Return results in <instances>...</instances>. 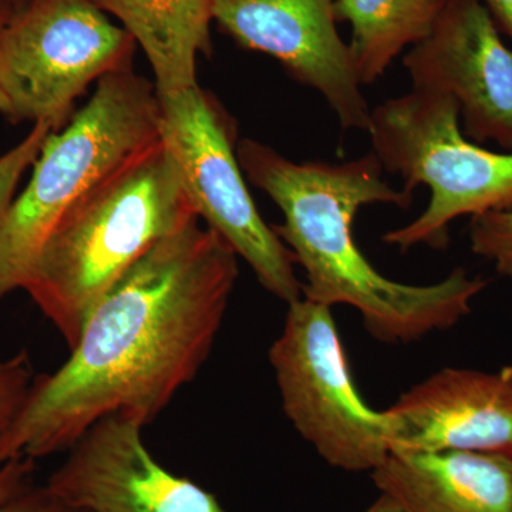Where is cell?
I'll return each instance as SVG.
<instances>
[{
	"instance_id": "obj_3",
	"label": "cell",
	"mask_w": 512,
	"mask_h": 512,
	"mask_svg": "<svg viewBox=\"0 0 512 512\" xmlns=\"http://www.w3.org/2000/svg\"><path fill=\"white\" fill-rule=\"evenodd\" d=\"M194 218L160 137L64 215L23 289L72 350L97 302L154 245Z\"/></svg>"
},
{
	"instance_id": "obj_10",
	"label": "cell",
	"mask_w": 512,
	"mask_h": 512,
	"mask_svg": "<svg viewBox=\"0 0 512 512\" xmlns=\"http://www.w3.org/2000/svg\"><path fill=\"white\" fill-rule=\"evenodd\" d=\"M212 16L238 45L275 57L322 94L346 130L372 127V109L339 35L335 0H212Z\"/></svg>"
},
{
	"instance_id": "obj_20",
	"label": "cell",
	"mask_w": 512,
	"mask_h": 512,
	"mask_svg": "<svg viewBox=\"0 0 512 512\" xmlns=\"http://www.w3.org/2000/svg\"><path fill=\"white\" fill-rule=\"evenodd\" d=\"M35 461L33 458H15L0 464V504L33 485Z\"/></svg>"
},
{
	"instance_id": "obj_5",
	"label": "cell",
	"mask_w": 512,
	"mask_h": 512,
	"mask_svg": "<svg viewBox=\"0 0 512 512\" xmlns=\"http://www.w3.org/2000/svg\"><path fill=\"white\" fill-rule=\"evenodd\" d=\"M369 136L372 153L384 171L402 177L404 191L430 190L419 217L384 234V244L443 251L457 218L512 210V153L468 140L450 96L412 89L383 101L372 110Z\"/></svg>"
},
{
	"instance_id": "obj_11",
	"label": "cell",
	"mask_w": 512,
	"mask_h": 512,
	"mask_svg": "<svg viewBox=\"0 0 512 512\" xmlns=\"http://www.w3.org/2000/svg\"><path fill=\"white\" fill-rule=\"evenodd\" d=\"M143 429L119 414L97 421L47 485L89 512H225L214 495L157 463Z\"/></svg>"
},
{
	"instance_id": "obj_2",
	"label": "cell",
	"mask_w": 512,
	"mask_h": 512,
	"mask_svg": "<svg viewBox=\"0 0 512 512\" xmlns=\"http://www.w3.org/2000/svg\"><path fill=\"white\" fill-rule=\"evenodd\" d=\"M237 156L249 183L284 214V222L272 228L305 272L303 298L328 308L356 309L377 342L409 345L454 328L488 285L463 268L434 284H402L370 264L353 235L357 212L367 205L413 204V194L383 180V165L375 154L342 164L295 163L245 138Z\"/></svg>"
},
{
	"instance_id": "obj_6",
	"label": "cell",
	"mask_w": 512,
	"mask_h": 512,
	"mask_svg": "<svg viewBox=\"0 0 512 512\" xmlns=\"http://www.w3.org/2000/svg\"><path fill=\"white\" fill-rule=\"evenodd\" d=\"M160 137L192 210L247 262L259 284L286 305L303 296L292 252L256 210L237 156L238 127L200 86L158 96Z\"/></svg>"
},
{
	"instance_id": "obj_21",
	"label": "cell",
	"mask_w": 512,
	"mask_h": 512,
	"mask_svg": "<svg viewBox=\"0 0 512 512\" xmlns=\"http://www.w3.org/2000/svg\"><path fill=\"white\" fill-rule=\"evenodd\" d=\"M495 25L512 40V0H481Z\"/></svg>"
},
{
	"instance_id": "obj_23",
	"label": "cell",
	"mask_w": 512,
	"mask_h": 512,
	"mask_svg": "<svg viewBox=\"0 0 512 512\" xmlns=\"http://www.w3.org/2000/svg\"><path fill=\"white\" fill-rule=\"evenodd\" d=\"M363 512H410L404 507L403 504H400L396 498L390 497L389 494H380V497L377 498L375 503L370 505L366 511Z\"/></svg>"
},
{
	"instance_id": "obj_7",
	"label": "cell",
	"mask_w": 512,
	"mask_h": 512,
	"mask_svg": "<svg viewBox=\"0 0 512 512\" xmlns=\"http://www.w3.org/2000/svg\"><path fill=\"white\" fill-rule=\"evenodd\" d=\"M269 362L286 419L320 458L349 473L382 466L392 453L389 423L357 390L332 308L303 296L289 303Z\"/></svg>"
},
{
	"instance_id": "obj_24",
	"label": "cell",
	"mask_w": 512,
	"mask_h": 512,
	"mask_svg": "<svg viewBox=\"0 0 512 512\" xmlns=\"http://www.w3.org/2000/svg\"><path fill=\"white\" fill-rule=\"evenodd\" d=\"M0 113L8 116V101H6L5 96H3L2 90H0Z\"/></svg>"
},
{
	"instance_id": "obj_22",
	"label": "cell",
	"mask_w": 512,
	"mask_h": 512,
	"mask_svg": "<svg viewBox=\"0 0 512 512\" xmlns=\"http://www.w3.org/2000/svg\"><path fill=\"white\" fill-rule=\"evenodd\" d=\"M23 3L18 0H0V40L5 35L6 29L15 18L16 12Z\"/></svg>"
},
{
	"instance_id": "obj_25",
	"label": "cell",
	"mask_w": 512,
	"mask_h": 512,
	"mask_svg": "<svg viewBox=\"0 0 512 512\" xmlns=\"http://www.w3.org/2000/svg\"><path fill=\"white\" fill-rule=\"evenodd\" d=\"M18 2H20V3H25V2H26V0H18Z\"/></svg>"
},
{
	"instance_id": "obj_13",
	"label": "cell",
	"mask_w": 512,
	"mask_h": 512,
	"mask_svg": "<svg viewBox=\"0 0 512 512\" xmlns=\"http://www.w3.org/2000/svg\"><path fill=\"white\" fill-rule=\"evenodd\" d=\"M372 476L410 512H512V457L392 451Z\"/></svg>"
},
{
	"instance_id": "obj_9",
	"label": "cell",
	"mask_w": 512,
	"mask_h": 512,
	"mask_svg": "<svg viewBox=\"0 0 512 512\" xmlns=\"http://www.w3.org/2000/svg\"><path fill=\"white\" fill-rule=\"evenodd\" d=\"M403 66L412 89L456 101L468 140L512 153V50L481 0H444Z\"/></svg>"
},
{
	"instance_id": "obj_1",
	"label": "cell",
	"mask_w": 512,
	"mask_h": 512,
	"mask_svg": "<svg viewBox=\"0 0 512 512\" xmlns=\"http://www.w3.org/2000/svg\"><path fill=\"white\" fill-rule=\"evenodd\" d=\"M238 275L200 218L161 239L97 302L63 366L36 377L0 464L69 451L114 414L153 423L210 357Z\"/></svg>"
},
{
	"instance_id": "obj_16",
	"label": "cell",
	"mask_w": 512,
	"mask_h": 512,
	"mask_svg": "<svg viewBox=\"0 0 512 512\" xmlns=\"http://www.w3.org/2000/svg\"><path fill=\"white\" fill-rule=\"evenodd\" d=\"M468 239L473 254L490 261L498 274L512 281V210L471 217Z\"/></svg>"
},
{
	"instance_id": "obj_12",
	"label": "cell",
	"mask_w": 512,
	"mask_h": 512,
	"mask_svg": "<svg viewBox=\"0 0 512 512\" xmlns=\"http://www.w3.org/2000/svg\"><path fill=\"white\" fill-rule=\"evenodd\" d=\"M383 412L392 451L512 457V366L497 372L446 367Z\"/></svg>"
},
{
	"instance_id": "obj_15",
	"label": "cell",
	"mask_w": 512,
	"mask_h": 512,
	"mask_svg": "<svg viewBox=\"0 0 512 512\" xmlns=\"http://www.w3.org/2000/svg\"><path fill=\"white\" fill-rule=\"evenodd\" d=\"M444 0H335L339 22L349 23V50L360 84L376 83L407 47L429 35Z\"/></svg>"
},
{
	"instance_id": "obj_17",
	"label": "cell",
	"mask_w": 512,
	"mask_h": 512,
	"mask_svg": "<svg viewBox=\"0 0 512 512\" xmlns=\"http://www.w3.org/2000/svg\"><path fill=\"white\" fill-rule=\"evenodd\" d=\"M35 379L28 353L0 356V444L19 416Z\"/></svg>"
},
{
	"instance_id": "obj_18",
	"label": "cell",
	"mask_w": 512,
	"mask_h": 512,
	"mask_svg": "<svg viewBox=\"0 0 512 512\" xmlns=\"http://www.w3.org/2000/svg\"><path fill=\"white\" fill-rule=\"evenodd\" d=\"M52 126L37 123L22 143L0 157V225L5 220L10 204L15 200V191L20 178L30 165L35 164L43 144L53 133Z\"/></svg>"
},
{
	"instance_id": "obj_19",
	"label": "cell",
	"mask_w": 512,
	"mask_h": 512,
	"mask_svg": "<svg viewBox=\"0 0 512 512\" xmlns=\"http://www.w3.org/2000/svg\"><path fill=\"white\" fill-rule=\"evenodd\" d=\"M0 512H89L66 503L49 487H30L0 504Z\"/></svg>"
},
{
	"instance_id": "obj_14",
	"label": "cell",
	"mask_w": 512,
	"mask_h": 512,
	"mask_svg": "<svg viewBox=\"0 0 512 512\" xmlns=\"http://www.w3.org/2000/svg\"><path fill=\"white\" fill-rule=\"evenodd\" d=\"M143 49L158 96L197 86L198 55H211L212 0H93Z\"/></svg>"
},
{
	"instance_id": "obj_8",
	"label": "cell",
	"mask_w": 512,
	"mask_h": 512,
	"mask_svg": "<svg viewBox=\"0 0 512 512\" xmlns=\"http://www.w3.org/2000/svg\"><path fill=\"white\" fill-rule=\"evenodd\" d=\"M134 47L93 0H26L0 40L8 117L60 130L90 84L131 67Z\"/></svg>"
},
{
	"instance_id": "obj_4",
	"label": "cell",
	"mask_w": 512,
	"mask_h": 512,
	"mask_svg": "<svg viewBox=\"0 0 512 512\" xmlns=\"http://www.w3.org/2000/svg\"><path fill=\"white\" fill-rule=\"evenodd\" d=\"M160 140L154 83L119 70L97 82L92 99L63 131H53L29 184L0 225V301L25 288L53 229L107 175Z\"/></svg>"
}]
</instances>
